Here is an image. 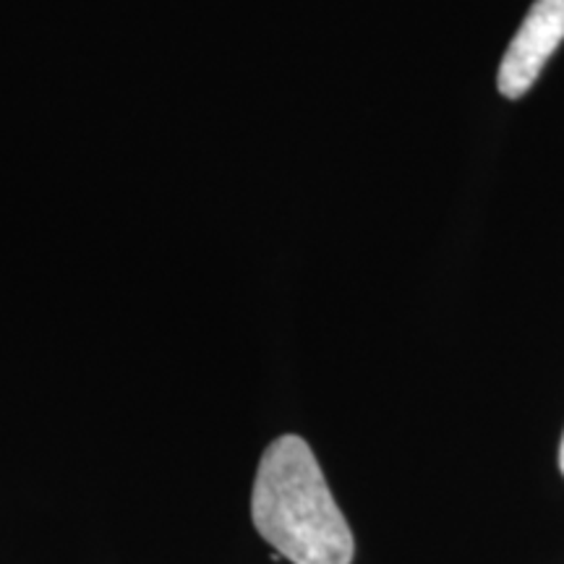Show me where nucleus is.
Listing matches in <instances>:
<instances>
[{"label":"nucleus","mask_w":564,"mask_h":564,"mask_svg":"<svg viewBox=\"0 0 564 564\" xmlns=\"http://www.w3.org/2000/svg\"><path fill=\"white\" fill-rule=\"evenodd\" d=\"M259 535L293 564H350L356 544L312 447L295 434L264 449L251 491Z\"/></svg>","instance_id":"nucleus-1"},{"label":"nucleus","mask_w":564,"mask_h":564,"mask_svg":"<svg viewBox=\"0 0 564 564\" xmlns=\"http://www.w3.org/2000/svg\"><path fill=\"white\" fill-rule=\"evenodd\" d=\"M564 42V0H535L499 63L497 87L518 100L528 95L541 70Z\"/></svg>","instance_id":"nucleus-2"},{"label":"nucleus","mask_w":564,"mask_h":564,"mask_svg":"<svg viewBox=\"0 0 564 564\" xmlns=\"http://www.w3.org/2000/svg\"><path fill=\"white\" fill-rule=\"evenodd\" d=\"M560 470L564 474V436H562V444H560Z\"/></svg>","instance_id":"nucleus-3"}]
</instances>
